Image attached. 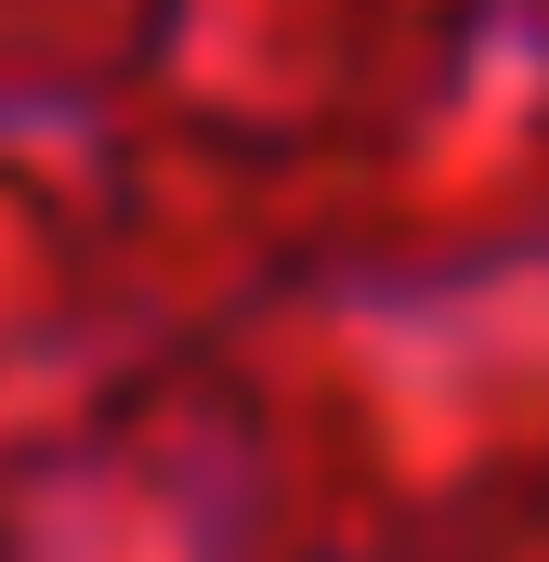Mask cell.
Masks as SVG:
<instances>
[{
  "mask_svg": "<svg viewBox=\"0 0 549 562\" xmlns=\"http://www.w3.org/2000/svg\"><path fill=\"white\" fill-rule=\"evenodd\" d=\"M0 562H13V524H0Z\"/></svg>",
  "mask_w": 549,
  "mask_h": 562,
  "instance_id": "cell-1",
  "label": "cell"
}]
</instances>
